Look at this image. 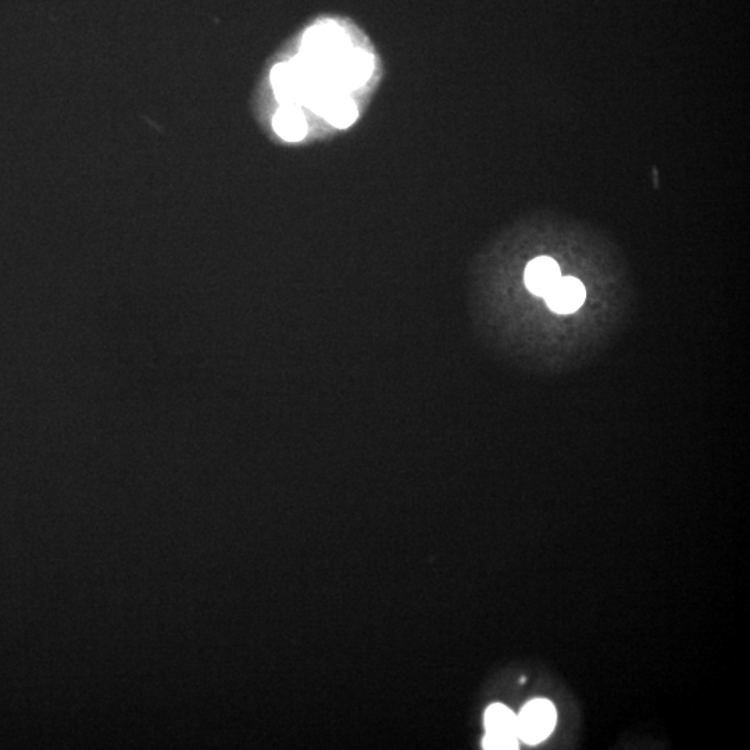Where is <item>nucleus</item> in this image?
Returning <instances> with one entry per match:
<instances>
[{
    "mask_svg": "<svg viewBox=\"0 0 750 750\" xmlns=\"http://www.w3.org/2000/svg\"><path fill=\"white\" fill-rule=\"evenodd\" d=\"M555 706L546 699L530 700L517 716V737L528 745H538L556 727Z\"/></svg>",
    "mask_w": 750,
    "mask_h": 750,
    "instance_id": "f257e3e1",
    "label": "nucleus"
},
{
    "mask_svg": "<svg viewBox=\"0 0 750 750\" xmlns=\"http://www.w3.org/2000/svg\"><path fill=\"white\" fill-rule=\"evenodd\" d=\"M487 735L482 748L489 750H510L519 748L517 737V716L505 705L495 703L485 712Z\"/></svg>",
    "mask_w": 750,
    "mask_h": 750,
    "instance_id": "f03ea898",
    "label": "nucleus"
},
{
    "mask_svg": "<svg viewBox=\"0 0 750 750\" xmlns=\"http://www.w3.org/2000/svg\"><path fill=\"white\" fill-rule=\"evenodd\" d=\"M307 106L337 128H348L357 119L355 102L342 91L324 92Z\"/></svg>",
    "mask_w": 750,
    "mask_h": 750,
    "instance_id": "7ed1b4c3",
    "label": "nucleus"
},
{
    "mask_svg": "<svg viewBox=\"0 0 750 750\" xmlns=\"http://www.w3.org/2000/svg\"><path fill=\"white\" fill-rule=\"evenodd\" d=\"M584 284L578 278L563 277L557 281L555 287L550 289L544 296L546 305L550 310L559 314H570L577 312L585 302Z\"/></svg>",
    "mask_w": 750,
    "mask_h": 750,
    "instance_id": "20e7f679",
    "label": "nucleus"
},
{
    "mask_svg": "<svg viewBox=\"0 0 750 750\" xmlns=\"http://www.w3.org/2000/svg\"><path fill=\"white\" fill-rule=\"evenodd\" d=\"M562 278L559 264L550 257L542 256L532 260L525 269L524 281L532 294L544 298Z\"/></svg>",
    "mask_w": 750,
    "mask_h": 750,
    "instance_id": "39448f33",
    "label": "nucleus"
},
{
    "mask_svg": "<svg viewBox=\"0 0 750 750\" xmlns=\"http://www.w3.org/2000/svg\"><path fill=\"white\" fill-rule=\"evenodd\" d=\"M274 131L288 142H299L307 135L305 114L298 105H282L275 113Z\"/></svg>",
    "mask_w": 750,
    "mask_h": 750,
    "instance_id": "423d86ee",
    "label": "nucleus"
}]
</instances>
